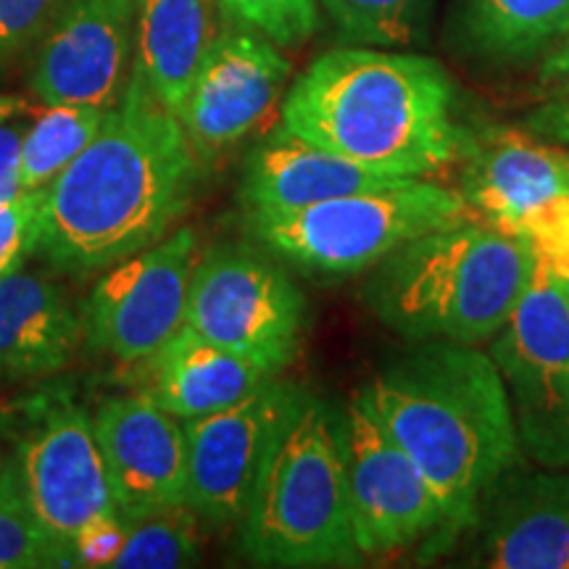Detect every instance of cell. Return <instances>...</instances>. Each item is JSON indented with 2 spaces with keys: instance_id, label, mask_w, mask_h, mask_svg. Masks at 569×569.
Returning a JSON list of instances; mask_svg holds the SVG:
<instances>
[{
  "instance_id": "7",
  "label": "cell",
  "mask_w": 569,
  "mask_h": 569,
  "mask_svg": "<svg viewBox=\"0 0 569 569\" xmlns=\"http://www.w3.org/2000/svg\"><path fill=\"white\" fill-rule=\"evenodd\" d=\"M309 306L282 267L248 248L198 259L184 327L248 365L280 375L303 348Z\"/></svg>"
},
{
  "instance_id": "34",
  "label": "cell",
  "mask_w": 569,
  "mask_h": 569,
  "mask_svg": "<svg viewBox=\"0 0 569 569\" xmlns=\"http://www.w3.org/2000/svg\"><path fill=\"white\" fill-rule=\"evenodd\" d=\"M567 296H569V282H567Z\"/></svg>"
},
{
  "instance_id": "18",
  "label": "cell",
  "mask_w": 569,
  "mask_h": 569,
  "mask_svg": "<svg viewBox=\"0 0 569 569\" xmlns=\"http://www.w3.org/2000/svg\"><path fill=\"white\" fill-rule=\"evenodd\" d=\"M403 182L415 180L375 172L280 124L248 156L240 198L248 211H284Z\"/></svg>"
},
{
  "instance_id": "8",
  "label": "cell",
  "mask_w": 569,
  "mask_h": 569,
  "mask_svg": "<svg viewBox=\"0 0 569 569\" xmlns=\"http://www.w3.org/2000/svg\"><path fill=\"white\" fill-rule=\"evenodd\" d=\"M490 356L507 386L522 457L569 469V296L567 282L538 259Z\"/></svg>"
},
{
  "instance_id": "13",
  "label": "cell",
  "mask_w": 569,
  "mask_h": 569,
  "mask_svg": "<svg viewBox=\"0 0 569 569\" xmlns=\"http://www.w3.org/2000/svg\"><path fill=\"white\" fill-rule=\"evenodd\" d=\"M298 393L301 386L272 377L234 407L182 422L188 507L211 528L243 522L269 440Z\"/></svg>"
},
{
  "instance_id": "27",
  "label": "cell",
  "mask_w": 569,
  "mask_h": 569,
  "mask_svg": "<svg viewBox=\"0 0 569 569\" xmlns=\"http://www.w3.org/2000/svg\"><path fill=\"white\" fill-rule=\"evenodd\" d=\"M227 24L264 34L280 48L303 46L319 27V0H217Z\"/></svg>"
},
{
  "instance_id": "4",
  "label": "cell",
  "mask_w": 569,
  "mask_h": 569,
  "mask_svg": "<svg viewBox=\"0 0 569 569\" xmlns=\"http://www.w3.org/2000/svg\"><path fill=\"white\" fill-rule=\"evenodd\" d=\"M536 272L528 243L480 219L438 227L375 267L365 301L411 343L480 346L515 315Z\"/></svg>"
},
{
  "instance_id": "2",
  "label": "cell",
  "mask_w": 569,
  "mask_h": 569,
  "mask_svg": "<svg viewBox=\"0 0 569 569\" xmlns=\"http://www.w3.org/2000/svg\"><path fill=\"white\" fill-rule=\"evenodd\" d=\"M356 396L436 490L451 532L478 522L482 498L522 461L503 377L478 346L422 340Z\"/></svg>"
},
{
  "instance_id": "32",
  "label": "cell",
  "mask_w": 569,
  "mask_h": 569,
  "mask_svg": "<svg viewBox=\"0 0 569 569\" xmlns=\"http://www.w3.org/2000/svg\"><path fill=\"white\" fill-rule=\"evenodd\" d=\"M525 127L540 138L569 146V84L551 90V96L525 117Z\"/></svg>"
},
{
  "instance_id": "1",
  "label": "cell",
  "mask_w": 569,
  "mask_h": 569,
  "mask_svg": "<svg viewBox=\"0 0 569 569\" xmlns=\"http://www.w3.org/2000/svg\"><path fill=\"white\" fill-rule=\"evenodd\" d=\"M201 163L132 61L101 132L46 190L40 251L61 272L90 274L159 243L193 203Z\"/></svg>"
},
{
  "instance_id": "33",
  "label": "cell",
  "mask_w": 569,
  "mask_h": 569,
  "mask_svg": "<svg viewBox=\"0 0 569 569\" xmlns=\"http://www.w3.org/2000/svg\"><path fill=\"white\" fill-rule=\"evenodd\" d=\"M538 82L551 90L569 84V30L553 42L549 51L540 56Z\"/></svg>"
},
{
  "instance_id": "11",
  "label": "cell",
  "mask_w": 569,
  "mask_h": 569,
  "mask_svg": "<svg viewBox=\"0 0 569 569\" xmlns=\"http://www.w3.org/2000/svg\"><path fill=\"white\" fill-rule=\"evenodd\" d=\"M293 63L264 34L230 27L213 34L177 117L209 163L261 127L288 90Z\"/></svg>"
},
{
  "instance_id": "17",
  "label": "cell",
  "mask_w": 569,
  "mask_h": 569,
  "mask_svg": "<svg viewBox=\"0 0 569 569\" xmlns=\"http://www.w3.org/2000/svg\"><path fill=\"white\" fill-rule=\"evenodd\" d=\"M480 565L569 569V469L511 472L482 498Z\"/></svg>"
},
{
  "instance_id": "15",
  "label": "cell",
  "mask_w": 569,
  "mask_h": 569,
  "mask_svg": "<svg viewBox=\"0 0 569 569\" xmlns=\"http://www.w3.org/2000/svg\"><path fill=\"white\" fill-rule=\"evenodd\" d=\"M459 193L475 219L517 238L538 211L569 198V146L517 127L469 132Z\"/></svg>"
},
{
  "instance_id": "24",
  "label": "cell",
  "mask_w": 569,
  "mask_h": 569,
  "mask_svg": "<svg viewBox=\"0 0 569 569\" xmlns=\"http://www.w3.org/2000/svg\"><path fill=\"white\" fill-rule=\"evenodd\" d=\"M32 567H74V559L34 515L19 459H9L0 465V569Z\"/></svg>"
},
{
  "instance_id": "20",
  "label": "cell",
  "mask_w": 569,
  "mask_h": 569,
  "mask_svg": "<svg viewBox=\"0 0 569 569\" xmlns=\"http://www.w3.org/2000/svg\"><path fill=\"white\" fill-rule=\"evenodd\" d=\"M82 340V317L46 274L19 267L0 277V380L61 372Z\"/></svg>"
},
{
  "instance_id": "23",
  "label": "cell",
  "mask_w": 569,
  "mask_h": 569,
  "mask_svg": "<svg viewBox=\"0 0 569 569\" xmlns=\"http://www.w3.org/2000/svg\"><path fill=\"white\" fill-rule=\"evenodd\" d=\"M109 109L98 106H46L38 109L21 151L24 190H48L71 161L101 132Z\"/></svg>"
},
{
  "instance_id": "6",
  "label": "cell",
  "mask_w": 569,
  "mask_h": 569,
  "mask_svg": "<svg viewBox=\"0 0 569 569\" xmlns=\"http://www.w3.org/2000/svg\"><path fill=\"white\" fill-rule=\"evenodd\" d=\"M475 219L459 190L430 180L365 190L284 211H248V230L267 251L309 274L375 269L419 234Z\"/></svg>"
},
{
  "instance_id": "16",
  "label": "cell",
  "mask_w": 569,
  "mask_h": 569,
  "mask_svg": "<svg viewBox=\"0 0 569 569\" xmlns=\"http://www.w3.org/2000/svg\"><path fill=\"white\" fill-rule=\"evenodd\" d=\"M92 430L122 517L188 503L182 419L140 393L111 396L98 403Z\"/></svg>"
},
{
  "instance_id": "19",
  "label": "cell",
  "mask_w": 569,
  "mask_h": 569,
  "mask_svg": "<svg viewBox=\"0 0 569 569\" xmlns=\"http://www.w3.org/2000/svg\"><path fill=\"white\" fill-rule=\"evenodd\" d=\"M132 367L134 393L151 398L182 422L230 409L277 377L198 338L188 327Z\"/></svg>"
},
{
  "instance_id": "12",
  "label": "cell",
  "mask_w": 569,
  "mask_h": 569,
  "mask_svg": "<svg viewBox=\"0 0 569 569\" xmlns=\"http://www.w3.org/2000/svg\"><path fill=\"white\" fill-rule=\"evenodd\" d=\"M138 0H63L40 34L32 92L46 106L113 109L132 71Z\"/></svg>"
},
{
  "instance_id": "3",
  "label": "cell",
  "mask_w": 569,
  "mask_h": 569,
  "mask_svg": "<svg viewBox=\"0 0 569 569\" xmlns=\"http://www.w3.org/2000/svg\"><path fill=\"white\" fill-rule=\"evenodd\" d=\"M282 127L375 172L427 180L465 159L469 130L436 59L338 48L309 63L282 101Z\"/></svg>"
},
{
  "instance_id": "10",
  "label": "cell",
  "mask_w": 569,
  "mask_h": 569,
  "mask_svg": "<svg viewBox=\"0 0 569 569\" xmlns=\"http://www.w3.org/2000/svg\"><path fill=\"white\" fill-rule=\"evenodd\" d=\"M343 443L353 538L365 559L388 557L446 530L438 493L356 390L343 409Z\"/></svg>"
},
{
  "instance_id": "26",
  "label": "cell",
  "mask_w": 569,
  "mask_h": 569,
  "mask_svg": "<svg viewBox=\"0 0 569 569\" xmlns=\"http://www.w3.org/2000/svg\"><path fill=\"white\" fill-rule=\"evenodd\" d=\"M340 38L369 48H411L425 40L432 0H319Z\"/></svg>"
},
{
  "instance_id": "14",
  "label": "cell",
  "mask_w": 569,
  "mask_h": 569,
  "mask_svg": "<svg viewBox=\"0 0 569 569\" xmlns=\"http://www.w3.org/2000/svg\"><path fill=\"white\" fill-rule=\"evenodd\" d=\"M19 448V467L34 515L71 553L90 519L117 515L92 417L69 398L42 403ZM74 559V553H71Z\"/></svg>"
},
{
  "instance_id": "31",
  "label": "cell",
  "mask_w": 569,
  "mask_h": 569,
  "mask_svg": "<svg viewBox=\"0 0 569 569\" xmlns=\"http://www.w3.org/2000/svg\"><path fill=\"white\" fill-rule=\"evenodd\" d=\"M127 538V519L122 511L117 515H103L90 519L84 528L77 532L71 553H74V567H113L119 551H122Z\"/></svg>"
},
{
  "instance_id": "5",
  "label": "cell",
  "mask_w": 569,
  "mask_h": 569,
  "mask_svg": "<svg viewBox=\"0 0 569 569\" xmlns=\"http://www.w3.org/2000/svg\"><path fill=\"white\" fill-rule=\"evenodd\" d=\"M240 546L261 567H353L365 561L348 501L343 411L301 388L269 440Z\"/></svg>"
},
{
  "instance_id": "21",
  "label": "cell",
  "mask_w": 569,
  "mask_h": 569,
  "mask_svg": "<svg viewBox=\"0 0 569 569\" xmlns=\"http://www.w3.org/2000/svg\"><path fill=\"white\" fill-rule=\"evenodd\" d=\"M211 40V0H138L134 67L174 113H180Z\"/></svg>"
},
{
  "instance_id": "29",
  "label": "cell",
  "mask_w": 569,
  "mask_h": 569,
  "mask_svg": "<svg viewBox=\"0 0 569 569\" xmlns=\"http://www.w3.org/2000/svg\"><path fill=\"white\" fill-rule=\"evenodd\" d=\"M38 109L13 96H0V203L24 196L21 151Z\"/></svg>"
},
{
  "instance_id": "9",
  "label": "cell",
  "mask_w": 569,
  "mask_h": 569,
  "mask_svg": "<svg viewBox=\"0 0 569 569\" xmlns=\"http://www.w3.org/2000/svg\"><path fill=\"white\" fill-rule=\"evenodd\" d=\"M198 259V232L180 227L106 269L80 315L92 351L138 365L167 346L184 327Z\"/></svg>"
},
{
  "instance_id": "22",
  "label": "cell",
  "mask_w": 569,
  "mask_h": 569,
  "mask_svg": "<svg viewBox=\"0 0 569 569\" xmlns=\"http://www.w3.org/2000/svg\"><path fill=\"white\" fill-rule=\"evenodd\" d=\"M569 30V0H457V32L493 63L540 59Z\"/></svg>"
},
{
  "instance_id": "28",
  "label": "cell",
  "mask_w": 569,
  "mask_h": 569,
  "mask_svg": "<svg viewBox=\"0 0 569 569\" xmlns=\"http://www.w3.org/2000/svg\"><path fill=\"white\" fill-rule=\"evenodd\" d=\"M42 206L46 190H30L0 203V277L24 267L27 259L40 251Z\"/></svg>"
},
{
  "instance_id": "30",
  "label": "cell",
  "mask_w": 569,
  "mask_h": 569,
  "mask_svg": "<svg viewBox=\"0 0 569 569\" xmlns=\"http://www.w3.org/2000/svg\"><path fill=\"white\" fill-rule=\"evenodd\" d=\"M63 0H0V67L40 40Z\"/></svg>"
},
{
  "instance_id": "25",
  "label": "cell",
  "mask_w": 569,
  "mask_h": 569,
  "mask_svg": "<svg viewBox=\"0 0 569 569\" xmlns=\"http://www.w3.org/2000/svg\"><path fill=\"white\" fill-rule=\"evenodd\" d=\"M127 538L113 567L124 569H174L196 565L201 557L198 517L188 503L161 507L124 517Z\"/></svg>"
}]
</instances>
